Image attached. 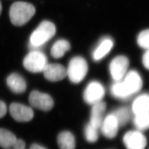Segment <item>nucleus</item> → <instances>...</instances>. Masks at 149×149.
I'll return each mask as SVG.
<instances>
[{"mask_svg": "<svg viewBox=\"0 0 149 149\" xmlns=\"http://www.w3.org/2000/svg\"><path fill=\"white\" fill-rule=\"evenodd\" d=\"M56 33V27L48 21L41 22L33 32L29 39V48L32 50H38L53 37Z\"/></svg>", "mask_w": 149, "mask_h": 149, "instance_id": "obj_1", "label": "nucleus"}, {"mask_svg": "<svg viewBox=\"0 0 149 149\" xmlns=\"http://www.w3.org/2000/svg\"><path fill=\"white\" fill-rule=\"evenodd\" d=\"M36 13V8L31 3L18 1L13 3L10 9V18L12 23L16 26L26 24Z\"/></svg>", "mask_w": 149, "mask_h": 149, "instance_id": "obj_2", "label": "nucleus"}, {"mask_svg": "<svg viewBox=\"0 0 149 149\" xmlns=\"http://www.w3.org/2000/svg\"><path fill=\"white\" fill-rule=\"evenodd\" d=\"M88 66L85 59L81 56H75L70 61L66 69L67 76L74 84H79L85 78Z\"/></svg>", "mask_w": 149, "mask_h": 149, "instance_id": "obj_3", "label": "nucleus"}, {"mask_svg": "<svg viewBox=\"0 0 149 149\" xmlns=\"http://www.w3.org/2000/svg\"><path fill=\"white\" fill-rule=\"evenodd\" d=\"M48 64L46 55L39 50H32L23 60V66L27 71L33 73L43 72Z\"/></svg>", "mask_w": 149, "mask_h": 149, "instance_id": "obj_4", "label": "nucleus"}, {"mask_svg": "<svg viewBox=\"0 0 149 149\" xmlns=\"http://www.w3.org/2000/svg\"><path fill=\"white\" fill-rule=\"evenodd\" d=\"M105 95V89L101 82L97 81L90 82L84 92V100L86 103L93 105L102 101Z\"/></svg>", "mask_w": 149, "mask_h": 149, "instance_id": "obj_5", "label": "nucleus"}, {"mask_svg": "<svg viewBox=\"0 0 149 149\" xmlns=\"http://www.w3.org/2000/svg\"><path fill=\"white\" fill-rule=\"evenodd\" d=\"M129 61L124 55H118L112 59L109 64V72L114 81L122 80L128 72Z\"/></svg>", "mask_w": 149, "mask_h": 149, "instance_id": "obj_6", "label": "nucleus"}, {"mask_svg": "<svg viewBox=\"0 0 149 149\" xmlns=\"http://www.w3.org/2000/svg\"><path fill=\"white\" fill-rule=\"evenodd\" d=\"M29 102L31 106L43 111H49L54 106L53 100L51 96L38 91L31 93Z\"/></svg>", "mask_w": 149, "mask_h": 149, "instance_id": "obj_7", "label": "nucleus"}, {"mask_svg": "<svg viewBox=\"0 0 149 149\" xmlns=\"http://www.w3.org/2000/svg\"><path fill=\"white\" fill-rule=\"evenodd\" d=\"M9 110L11 116L17 122H27L34 117L32 108L23 104L13 103L10 105Z\"/></svg>", "mask_w": 149, "mask_h": 149, "instance_id": "obj_8", "label": "nucleus"}, {"mask_svg": "<svg viewBox=\"0 0 149 149\" xmlns=\"http://www.w3.org/2000/svg\"><path fill=\"white\" fill-rule=\"evenodd\" d=\"M123 142L127 149H144L147 143L145 136L139 130L130 131L125 134Z\"/></svg>", "mask_w": 149, "mask_h": 149, "instance_id": "obj_9", "label": "nucleus"}, {"mask_svg": "<svg viewBox=\"0 0 149 149\" xmlns=\"http://www.w3.org/2000/svg\"><path fill=\"white\" fill-rule=\"evenodd\" d=\"M122 80L132 96L138 93L143 87L142 78L136 70L128 71Z\"/></svg>", "mask_w": 149, "mask_h": 149, "instance_id": "obj_10", "label": "nucleus"}, {"mask_svg": "<svg viewBox=\"0 0 149 149\" xmlns=\"http://www.w3.org/2000/svg\"><path fill=\"white\" fill-rule=\"evenodd\" d=\"M45 78L49 81L57 82L63 80L67 76L66 69L59 64H49L43 70Z\"/></svg>", "mask_w": 149, "mask_h": 149, "instance_id": "obj_11", "label": "nucleus"}, {"mask_svg": "<svg viewBox=\"0 0 149 149\" xmlns=\"http://www.w3.org/2000/svg\"><path fill=\"white\" fill-rule=\"evenodd\" d=\"M114 45L113 40L109 37L103 38L100 41L92 53V58L96 62L104 58L111 51Z\"/></svg>", "mask_w": 149, "mask_h": 149, "instance_id": "obj_12", "label": "nucleus"}, {"mask_svg": "<svg viewBox=\"0 0 149 149\" xmlns=\"http://www.w3.org/2000/svg\"><path fill=\"white\" fill-rule=\"evenodd\" d=\"M119 125L115 116L111 113L104 118L102 123V133L106 138H114L118 133Z\"/></svg>", "mask_w": 149, "mask_h": 149, "instance_id": "obj_13", "label": "nucleus"}, {"mask_svg": "<svg viewBox=\"0 0 149 149\" xmlns=\"http://www.w3.org/2000/svg\"><path fill=\"white\" fill-rule=\"evenodd\" d=\"M106 109V104L104 102H100L92 106L89 122L91 125L97 129L101 127Z\"/></svg>", "mask_w": 149, "mask_h": 149, "instance_id": "obj_14", "label": "nucleus"}, {"mask_svg": "<svg viewBox=\"0 0 149 149\" xmlns=\"http://www.w3.org/2000/svg\"><path fill=\"white\" fill-rule=\"evenodd\" d=\"M7 84L10 90L16 94L23 93L27 88L24 79L17 73H13L7 77Z\"/></svg>", "mask_w": 149, "mask_h": 149, "instance_id": "obj_15", "label": "nucleus"}, {"mask_svg": "<svg viewBox=\"0 0 149 149\" xmlns=\"http://www.w3.org/2000/svg\"><path fill=\"white\" fill-rule=\"evenodd\" d=\"M132 111L134 115L149 112V94L143 93L138 96L132 103Z\"/></svg>", "mask_w": 149, "mask_h": 149, "instance_id": "obj_16", "label": "nucleus"}, {"mask_svg": "<svg viewBox=\"0 0 149 149\" xmlns=\"http://www.w3.org/2000/svg\"><path fill=\"white\" fill-rule=\"evenodd\" d=\"M110 91L113 97L120 100L127 101L132 97L123 84L122 80L114 81L111 86Z\"/></svg>", "mask_w": 149, "mask_h": 149, "instance_id": "obj_17", "label": "nucleus"}, {"mask_svg": "<svg viewBox=\"0 0 149 149\" xmlns=\"http://www.w3.org/2000/svg\"><path fill=\"white\" fill-rule=\"evenodd\" d=\"M70 48V44L68 40L60 39L54 44L50 51L51 55L55 59H60L64 56Z\"/></svg>", "mask_w": 149, "mask_h": 149, "instance_id": "obj_18", "label": "nucleus"}, {"mask_svg": "<svg viewBox=\"0 0 149 149\" xmlns=\"http://www.w3.org/2000/svg\"><path fill=\"white\" fill-rule=\"evenodd\" d=\"M58 143L60 149H74L75 139L73 134L68 131H64L59 134Z\"/></svg>", "mask_w": 149, "mask_h": 149, "instance_id": "obj_19", "label": "nucleus"}, {"mask_svg": "<svg viewBox=\"0 0 149 149\" xmlns=\"http://www.w3.org/2000/svg\"><path fill=\"white\" fill-rule=\"evenodd\" d=\"M15 134L3 128H0V147L8 149L17 139Z\"/></svg>", "mask_w": 149, "mask_h": 149, "instance_id": "obj_20", "label": "nucleus"}, {"mask_svg": "<svg viewBox=\"0 0 149 149\" xmlns=\"http://www.w3.org/2000/svg\"><path fill=\"white\" fill-rule=\"evenodd\" d=\"M112 114L117 120L119 126L125 125L130 118V110L126 107H122L116 109Z\"/></svg>", "mask_w": 149, "mask_h": 149, "instance_id": "obj_21", "label": "nucleus"}, {"mask_svg": "<svg viewBox=\"0 0 149 149\" xmlns=\"http://www.w3.org/2000/svg\"><path fill=\"white\" fill-rule=\"evenodd\" d=\"M134 125L139 130L149 129V112L138 115H134Z\"/></svg>", "mask_w": 149, "mask_h": 149, "instance_id": "obj_22", "label": "nucleus"}, {"mask_svg": "<svg viewBox=\"0 0 149 149\" xmlns=\"http://www.w3.org/2000/svg\"><path fill=\"white\" fill-rule=\"evenodd\" d=\"M98 129L94 127L90 123L86 125L84 134L86 140L90 143H95L98 139Z\"/></svg>", "mask_w": 149, "mask_h": 149, "instance_id": "obj_23", "label": "nucleus"}, {"mask_svg": "<svg viewBox=\"0 0 149 149\" xmlns=\"http://www.w3.org/2000/svg\"><path fill=\"white\" fill-rule=\"evenodd\" d=\"M139 46L145 50L149 49V29L140 32L137 37Z\"/></svg>", "mask_w": 149, "mask_h": 149, "instance_id": "obj_24", "label": "nucleus"}, {"mask_svg": "<svg viewBox=\"0 0 149 149\" xmlns=\"http://www.w3.org/2000/svg\"><path fill=\"white\" fill-rule=\"evenodd\" d=\"M25 147L26 144L24 141L21 139H17L16 141L8 149H24Z\"/></svg>", "mask_w": 149, "mask_h": 149, "instance_id": "obj_25", "label": "nucleus"}, {"mask_svg": "<svg viewBox=\"0 0 149 149\" xmlns=\"http://www.w3.org/2000/svg\"><path fill=\"white\" fill-rule=\"evenodd\" d=\"M142 62L144 67L146 69L149 70V49L146 50L145 52L143 54Z\"/></svg>", "mask_w": 149, "mask_h": 149, "instance_id": "obj_26", "label": "nucleus"}, {"mask_svg": "<svg viewBox=\"0 0 149 149\" xmlns=\"http://www.w3.org/2000/svg\"><path fill=\"white\" fill-rule=\"evenodd\" d=\"M7 112V107L5 103L0 101V118L3 117Z\"/></svg>", "mask_w": 149, "mask_h": 149, "instance_id": "obj_27", "label": "nucleus"}, {"mask_svg": "<svg viewBox=\"0 0 149 149\" xmlns=\"http://www.w3.org/2000/svg\"><path fill=\"white\" fill-rule=\"evenodd\" d=\"M30 149H47L39 144H34L31 145Z\"/></svg>", "mask_w": 149, "mask_h": 149, "instance_id": "obj_28", "label": "nucleus"}, {"mask_svg": "<svg viewBox=\"0 0 149 149\" xmlns=\"http://www.w3.org/2000/svg\"><path fill=\"white\" fill-rule=\"evenodd\" d=\"M2 4H1V1H0V15H1V12H2Z\"/></svg>", "mask_w": 149, "mask_h": 149, "instance_id": "obj_29", "label": "nucleus"}]
</instances>
